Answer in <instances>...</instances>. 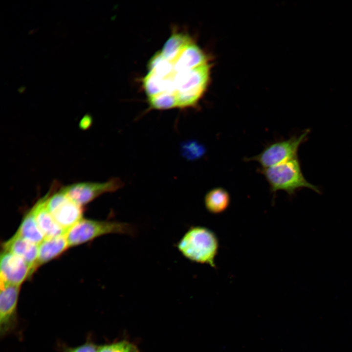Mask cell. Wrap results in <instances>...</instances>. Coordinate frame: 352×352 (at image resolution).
<instances>
[{"mask_svg":"<svg viewBox=\"0 0 352 352\" xmlns=\"http://www.w3.org/2000/svg\"><path fill=\"white\" fill-rule=\"evenodd\" d=\"M216 234L208 228L191 226L177 242L176 247L188 260L216 268L215 259L219 249Z\"/></svg>","mask_w":352,"mask_h":352,"instance_id":"obj_1","label":"cell"},{"mask_svg":"<svg viewBox=\"0 0 352 352\" xmlns=\"http://www.w3.org/2000/svg\"><path fill=\"white\" fill-rule=\"evenodd\" d=\"M260 172L273 193L282 190L292 196L297 190L303 188L320 193L317 186L308 181L304 177L298 157L270 167L262 168Z\"/></svg>","mask_w":352,"mask_h":352,"instance_id":"obj_2","label":"cell"},{"mask_svg":"<svg viewBox=\"0 0 352 352\" xmlns=\"http://www.w3.org/2000/svg\"><path fill=\"white\" fill-rule=\"evenodd\" d=\"M137 229L134 224L117 220H96L82 219L66 234L69 247L76 246L97 237L119 234L135 236Z\"/></svg>","mask_w":352,"mask_h":352,"instance_id":"obj_3","label":"cell"},{"mask_svg":"<svg viewBox=\"0 0 352 352\" xmlns=\"http://www.w3.org/2000/svg\"><path fill=\"white\" fill-rule=\"evenodd\" d=\"M309 133V130L307 129L298 136L274 142L258 154L247 160L256 161L262 168H266L297 157L299 148L307 140Z\"/></svg>","mask_w":352,"mask_h":352,"instance_id":"obj_4","label":"cell"},{"mask_svg":"<svg viewBox=\"0 0 352 352\" xmlns=\"http://www.w3.org/2000/svg\"><path fill=\"white\" fill-rule=\"evenodd\" d=\"M46 207L57 223L66 232L82 219L81 206L60 190L44 197Z\"/></svg>","mask_w":352,"mask_h":352,"instance_id":"obj_5","label":"cell"},{"mask_svg":"<svg viewBox=\"0 0 352 352\" xmlns=\"http://www.w3.org/2000/svg\"><path fill=\"white\" fill-rule=\"evenodd\" d=\"M124 182L119 177H112L102 182H81L62 188L61 190L72 200L82 206L107 193L122 188Z\"/></svg>","mask_w":352,"mask_h":352,"instance_id":"obj_6","label":"cell"},{"mask_svg":"<svg viewBox=\"0 0 352 352\" xmlns=\"http://www.w3.org/2000/svg\"><path fill=\"white\" fill-rule=\"evenodd\" d=\"M20 286L0 283V334L6 336L18 324L17 307Z\"/></svg>","mask_w":352,"mask_h":352,"instance_id":"obj_7","label":"cell"},{"mask_svg":"<svg viewBox=\"0 0 352 352\" xmlns=\"http://www.w3.org/2000/svg\"><path fill=\"white\" fill-rule=\"evenodd\" d=\"M0 283L21 286L33 272L20 257L3 251L0 256Z\"/></svg>","mask_w":352,"mask_h":352,"instance_id":"obj_8","label":"cell"},{"mask_svg":"<svg viewBox=\"0 0 352 352\" xmlns=\"http://www.w3.org/2000/svg\"><path fill=\"white\" fill-rule=\"evenodd\" d=\"M3 251L22 259L33 272L37 267L38 245L33 243L15 234L3 244Z\"/></svg>","mask_w":352,"mask_h":352,"instance_id":"obj_9","label":"cell"},{"mask_svg":"<svg viewBox=\"0 0 352 352\" xmlns=\"http://www.w3.org/2000/svg\"><path fill=\"white\" fill-rule=\"evenodd\" d=\"M31 209L45 239L66 234V231L57 223L48 211L44 197L39 200Z\"/></svg>","mask_w":352,"mask_h":352,"instance_id":"obj_10","label":"cell"},{"mask_svg":"<svg viewBox=\"0 0 352 352\" xmlns=\"http://www.w3.org/2000/svg\"><path fill=\"white\" fill-rule=\"evenodd\" d=\"M68 247L66 234L45 239L38 245L37 267L57 257Z\"/></svg>","mask_w":352,"mask_h":352,"instance_id":"obj_11","label":"cell"},{"mask_svg":"<svg viewBox=\"0 0 352 352\" xmlns=\"http://www.w3.org/2000/svg\"><path fill=\"white\" fill-rule=\"evenodd\" d=\"M230 196L222 187H216L208 191L204 198L205 208L212 214H220L227 210L230 203Z\"/></svg>","mask_w":352,"mask_h":352,"instance_id":"obj_12","label":"cell"},{"mask_svg":"<svg viewBox=\"0 0 352 352\" xmlns=\"http://www.w3.org/2000/svg\"><path fill=\"white\" fill-rule=\"evenodd\" d=\"M16 234L25 240L38 245L45 239L36 222L31 209L23 217Z\"/></svg>","mask_w":352,"mask_h":352,"instance_id":"obj_13","label":"cell"},{"mask_svg":"<svg viewBox=\"0 0 352 352\" xmlns=\"http://www.w3.org/2000/svg\"><path fill=\"white\" fill-rule=\"evenodd\" d=\"M97 352H140L133 344L127 341L98 346Z\"/></svg>","mask_w":352,"mask_h":352,"instance_id":"obj_14","label":"cell"},{"mask_svg":"<svg viewBox=\"0 0 352 352\" xmlns=\"http://www.w3.org/2000/svg\"><path fill=\"white\" fill-rule=\"evenodd\" d=\"M98 346L88 340L85 343L75 347H67L63 352H97Z\"/></svg>","mask_w":352,"mask_h":352,"instance_id":"obj_15","label":"cell"}]
</instances>
